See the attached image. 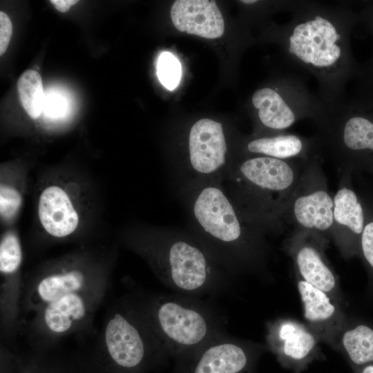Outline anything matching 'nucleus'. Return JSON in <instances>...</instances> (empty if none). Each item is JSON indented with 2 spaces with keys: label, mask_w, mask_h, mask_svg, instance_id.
<instances>
[{
  "label": "nucleus",
  "mask_w": 373,
  "mask_h": 373,
  "mask_svg": "<svg viewBox=\"0 0 373 373\" xmlns=\"http://www.w3.org/2000/svg\"><path fill=\"white\" fill-rule=\"evenodd\" d=\"M193 235L230 274L260 266L263 260V231L249 220L222 189L212 183L200 186L190 202Z\"/></svg>",
  "instance_id": "nucleus-1"
},
{
  "label": "nucleus",
  "mask_w": 373,
  "mask_h": 373,
  "mask_svg": "<svg viewBox=\"0 0 373 373\" xmlns=\"http://www.w3.org/2000/svg\"><path fill=\"white\" fill-rule=\"evenodd\" d=\"M134 247L158 279L176 293L199 298L230 287V273L193 235L169 231Z\"/></svg>",
  "instance_id": "nucleus-2"
},
{
  "label": "nucleus",
  "mask_w": 373,
  "mask_h": 373,
  "mask_svg": "<svg viewBox=\"0 0 373 373\" xmlns=\"http://www.w3.org/2000/svg\"><path fill=\"white\" fill-rule=\"evenodd\" d=\"M307 160L300 162L260 155L241 160L229 171L235 188L232 199L263 231L280 229L283 214Z\"/></svg>",
  "instance_id": "nucleus-3"
},
{
  "label": "nucleus",
  "mask_w": 373,
  "mask_h": 373,
  "mask_svg": "<svg viewBox=\"0 0 373 373\" xmlns=\"http://www.w3.org/2000/svg\"><path fill=\"white\" fill-rule=\"evenodd\" d=\"M97 343L104 373H146L168 358L140 295H125L111 307Z\"/></svg>",
  "instance_id": "nucleus-4"
},
{
  "label": "nucleus",
  "mask_w": 373,
  "mask_h": 373,
  "mask_svg": "<svg viewBox=\"0 0 373 373\" xmlns=\"http://www.w3.org/2000/svg\"><path fill=\"white\" fill-rule=\"evenodd\" d=\"M140 296L168 358L182 359L226 333L224 315L200 298L178 293Z\"/></svg>",
  "instance_id": "nucleus-5"
},
{
  "label": "nucleus",
  "mask_w": 373,
  "mask_h": 373,
  "mask_svg": "<svg viewBox=\"0 0 373 373\" xmlns=\"http://www.w3.org/2000/svg\"><path fill=\"white\" fill-rule=\"evenodd\" d=\"M82 263L66 261L23 281L21 320L63 298L108 288V275Z\"/></svg>",
  "instance_id": "nucleus-6"
},
{
  "label": "nucleus",
  "mask_w": 373,
  "mask_h": 373,
  "mask_svg": "<svg viewBox=\"0 0 373 373\" xmlns=\"http://www.w3.org/2000/svg\"><path fill=\"white\" fill-rule=\"evenodd\" d=\"M334 198L318 160H307L300 180L283 214V223L296 230L332 238Z\"/></svg>",
  "instance_id": "nucleus-7"
},
{
  "label": "nucleus",
  "mask_w": 373,
  "mask_h": 373,
  "mask_svg": "<svg viewBox=\"0 0 373 373\" xmlns=\"http://www.w3.org/2000/svg\"><path fill=\"white\" fill-rule=\"evenodd\" d=\"M256 347L227 332L176 361L177 373H246Z\"/></svg>",
  "instance_id": "nucleus-8"
},
{
  "label": "nucleus",
  "mask_w": 373,
  "mask_h": 373,
  "mask_svg": "<svg viewBox=\"0 0 373 373\" xmlns=\"http://www.w3.org/2000/svg\"><path fill=\"white\" fill-rule=\"evenodd\" d=\"M338 189L333 196L332 238L343 257L358 255L365 223V206L363 195L352 184V173L340 172Z\"/></svg>",
  "instance_id": "nucleus-9"
},
{
  "label": "nucleus",
  "mask_w": 373,
  "mask_h": 373,
  "mask_svg": "<svg viewBox=\"0 0 373 373\" xmlns=\"http://www.w3.org/2000/svg\"><path fill=\"white\" fill-rule=\"evenodd\" d=\"M327 240L316 233L294 229L287 248L300 278L332 295L337 280L324 255Z\"/></svg>",
  "instance_id": "nucleus-10"
},
{
  "label": "nucleus",
  "mask_w": 373,
  "mask_h": 373,
  "mask_svg": "<svg viewBox=\"0 0 373 373\" xmlns=\"http://www.w3.org/2000/svg\"><path fill=\"white\" fill-rule=\"evenodd\" d=\"M227 150L222 124L208 118L199 119L189 132V171L202 180L218 175L224 169Z\"/></svg>",
  "instance_id": "nucleus-11"
},
{
  "label": "nucleus",
  "mask_w": 373,
  "mask_h": 373,
  "mask_svg": "<svg viewBox=\"0 0 373 373\" xmlns=\"http://www.w3.org/2000/svg\"><path fill=\"white\" fill-rule=\"evenodd\" d=\"M341 38L331 22L321 16L295 27L289 37V52L318 67H327L340 57L336 42Z\"/></svg>",
  "instance_id": "nucleus-12"
},
{
  "label": "nucleus",
  "mask_w": 373,
  "mask_h": 373,
  "mask_svg": "<svg viewBox=\"0 0 373 373\" xmlns=\"http://www.w3.org/2000/svg\"><path fill=\"white\" fill-rule=\"evenodd\" d=\"M338 139L340 172L354 173L373 164V119L350 117L340 128Z\"/></svg>",
  "instance_id": "nucleus-13"
},
{
  "label": "nucleus",
  "mask_w": 373,
  "mask_h": 373,
  "mask_svg": "<svg viewBox=\"0 0 373 373\" xmlns=\"http://www.w3.org/2000/svg\"><path fill=\"white\" fill-rule=\"evenodd\" d=\"M171 17L178 30L188 34L216 39L224 33V19L213 0L175 1L171 8Z\"/></svg>",
  "instance_id": "nucleus-14"
},
{
  "label": "nucleus",
  "mask_w": 373,
  "mask_h": 373,
  "mask_svg": "<svg viewBox=\"0 0 373 373\" xmlns=\"http://www.w3.org/2000/svg\"><path fill=\"white\" fill-rule=\"evenodd\" d=\"M38 213L44 229L55 238L70 236L78 225V214L68 195L57 186H48L41 193Z\"/></svg>",
  "instance_id": "nucleus-15"
},
{
  "label": "nucleus",
  "mask_w": 373,
  "mask_h": 373,
  "mask_svg": "<svg viewBox=\"0 0 373 373\" xmlns=\"http://www.w3.org/2000/svg\"><path fill=\"white\" fill-rule=\"evenodd\" d=\"M298 289L303 305L304 318L314 330L323 334L339 327L342 314L330 294L300 278Z\"/></svg>",
  "instance_id": "nucleus-16"
},
{
  "label": "nucleus",
  "mask_w": 373,
  "mask_h": 373,
  "mask_svg": "<svg viewBox=\"0 0 373 373\" xmlns=\"http://www.w3.org/2000/svg\"><path fill=\"white\" fill-rule=\"evenodd\" d=\"M268 343L285 356L294 360L307 356L316 341L307 328L294 321L283 320L269 326Z\"/></svg>",
  "instance_id": "nucleus-17"
},
{
  "label": "nucleus",
  "mask_w": 373,
  "mask_h": 373,
  "mask_svg": "<svg viewBox=\"0 0 373 373\" xmlns=\"http://www.w3.org/2000/svg\"><path fill=\"white\" fill-rule=\"evenodd\" d=\"M252 103L258 110L260 122L268 128L283 130L292 125L296 120L294 112L271 88L256 90L253 95Z\"/></svg>",
  "instance_id": "nucleus-18"
},
{
  "label": "nucleus",
  "mask_w": 373,
  "mask_h": 373,
  "mask_svg": "<svg viewBox=\"0 0 373 373\" xmlns=\"http://www.w3.org/2000/svg\"><path fill=\"white\" fill-rule=\"evenodd\" d=\"M247 150L260 156L293 160L304 153L305 144L296 135H278L253 139L247 143Z\"/></svg>",
  "instance_id": "nucleus-19"
},
{
  "label": "nucleus",
  "mask_w": 373,
  "mask_h": 373,
  "mask_svg": "<svg viewBox=\"0 0 373 373\" xmlns=\"http://www.w3.org/2000/svg\"><path fill=\"white\" fill-rule=\"evenodd\" d=\"M343 347L353 363L358 366L373 363V327L358 323L343 334Z\"/></svg>",
  "instance_id": "nucleus-20"
},
{
  "label": "nucleus",
  "mask_w": 373,
  "mask_h": 373,
  "mask_svg": "<svg viewBox=\"0 0 373 373\" xmlns=\"http://www.w3.org/2000/svg\"><path fill=\"white\" fill-rule=\"evenodd\" d=\"M19 98L23 108L32 119L40 115L44 103L41 77L34 70L25 71L17 82Z\"/></svg>",
  "instance_id": "nucleus-21"
},
{
  "label": "nucleus",
  "mask_w": 373,
  "mask_h": 373,
  "mask_svg": "<svg viewBox=\"0 0 373 373\" xmlns=\"http://www.w3.org/2000/svg\"><path fill=\"white\" fill-rule=\"evenodd\" d=\"M365 206V223L361 236L359 254L373 281V199L363 195Z\"/></svg>",
  "instance_id": "nucleus-22"
},
{
  "label": "nucleus",
  "mask_w": 373,
  "mask_h": 373,
  "mask_svg": "<svg viewBox=\"0 0 373 373\" xmlns=\"http://www.w3.org/2000/svg\"><path fill=\"white\" fill-rule=\"evenodd\" d=\"M157 74L160 82L166 88L174 90L181 79L180 62L172 53L163 52L158 58Z\"/></svg>",
  "instance_id": "nucleus-23"
},
{
  "label": "nucleus",
  "mask_w": 373,
  "mask_h": 373,
  "mask_svg": "<svg viewBox=\"0 0 373 373\" xmlns=\"http://www.w3.org/2000/svg\"><path fill=\"white\" fill-rule=\"evenodd\" d=\"M21 202L19 193L14 188L1 185L0 190V211L5 219L12 218L19 210Z\"/></svg>",
  "instance_id": "nucleus-24"
},
{
  "label": "nucleus",
  "mask_w": 373,
  "mask_h": 373,
  "mask_svg": "<svg viewBox=\"0 0 373 373\" xmlns=\"http://www.w3.org/2000/svg\"><path fill=\"white\" fill-rule=\"evenodd\" d=\"M12 33V25L8 16L0 12V55L4 54L10 43Z\"/></svg>",
  "instance_id": "nucleus-25"
},
{
  "label": "nucleus",
  "mask_w": 373,
  "mask_h": 373,
  "mask_svg": "<svg viewBox=\"0 0 373 373\" xmlns=\"http://www.w3.org/2000/svg\"><path fill=\"white\" fill-rule=\"evenodd\" d=\"M61 97H51L48 102V114L52 117H59L63 115L64 113V103Z\"/></svg>",
  "instance_id": "nucleus-26"
},
{
  "label": "nucleus",
  "mask_w": 373,
  "mask_h": 373,
  "mask_svg": "<svg viewBox=\"0 0 373 373\" xmlns=\"http://www.w3.org/2000/svg\"><path fill=\"white\" fill-rule=\"evenodd\" d=\"M78 2L77 0H51L50 3L59 12H65Z\"/></svg>",
  "instance_id": "nucleus-27"
},
{
  "label": "nucleus",
  "mask_w": 373,
  "mask_h": 373,
  "mask_svg": "<svg viewBox=\"0 0 373 373\" xmlns=\"http://www.w3.org/2000/svg\"><path fill=\"white\" fill-rule=\"evenodd\" d=\"M360 373H373V363L361 366Z\"/></svg>",
  "instance_id": "nucleus-28"
},
{
  "label": "nucleus",
  "mask_w": 373,
  "mask_h": 373,
  "mask_svg": "<svg viewBox=\"0 0 373 373\" xmlns=\"http://www.w3.org/2000/svg\"><path fill=\"white\" fill-rule=\"evenodd\" d=\"M365 171H367V173L371 174L373 177V164L369 166L368 168H367Z\"/></svg>",
  "instance_id": "nucleus-29"
},
{
  "label": "nucleus",
  "mask_w": 373,
  "mask_h": 373,
  "mask_svg": "<svg viewBox=\"0 0 373 373\" xmlns=\"http://www.w3.org/2000/svg\"><path fill=\"white\" fill-rule=\"evenodd\" d=\"M241 2H242L244 3H253L256 2V1H254V0H243V1H241Z\"/></svg>",
  "instance_id": "nucleus-30"
},
{
  "label": "nucleus",
  "mask_w": 373,
  "mask_h": 373,
  "mask_svg": "<svg viewBox=\"0 0 373 373\" xmlns=\"http://www.w3.org/2000/svg\"><path fill=\"white\" fill-rule=\"evenodd\" d=\"M22 261H15V262H3L0 263H8V262H21Z\"/></svg>",
  "instance_id": "nucleus-31"
}]
</instances>
